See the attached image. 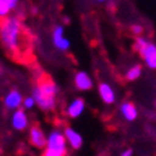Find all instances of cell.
<instances>
[{"label": "cell", "instance_id": "22", "mask_svg": "<svg viewBox=\"0 0 156 156\" xmlns=\"http://www.w3.org/2000/svg\"><path fill=\"white\" fill-rule=\"evenodd\" d=\"M96 2H105V0H96Z\"/></svg>", "mask_w": 156, "mask_h": 156}, {"label": "cell", "instance_id": "12", "mask_svg": "<svg viewBox=\"0 0 156 156\" xmlns=\"http://www.w3.org/2000/svg\"><path fill=\"white\" fill-rule=\"evenodd\" d=\"M98 92L101 96L102 102L105 105H113L116 102V92H114L113 87L107 82H101L98 87Z\"/></svg>", "mask_w": 156, "mask_h": 156}, {"label": "cell", "instance_id": "1", "mask_svg": "<svg viewBox=\"0 0 156 156\" xmlns=\"http://www.w3.org/2000/svg\"><path fill=\"white\" fill-rule=\"evenodd\" d=\"M23 39V27L17 17H6L0 23V41L3 46L11 53H16L21 49Z\"/></svg>", "mask_w": 156, "mask_h": 156}, {"label": "cell", "instance_id": "6", "mask_svg": "<svg viewBox=\"0 0 156 156\" xmlns=\"http://www.w3.org/2000/svg\"><path fill=\"white\" fill-rule=\"evenodd\" d=\"M63 133H64L67 144L71 149H74V151L81 149L82 145H84V138H82V135L77 130H74L73 127H66L64 130H63Z\"/></svg>", "mask_w": 156, "mask_h": 156}, {"label": "cell", "instance_id": "13", "mask_svg": "<svg viewBox=\"0 0 156 156\" xmlns=\"http://www.w3.org/2000/svg\"><path fill=\"white\" fill-rule=\"evenodd\" d=\"M120 113L124 120L127 121H134L138 117V110H136L135 105L131 102H124L120 105Z\"/></svg>", "mask_w": 156, "mask_h": 156}, {"label": "cell", "instance_id": "19", "mask_svg": "<svg viewBox=\"0 0 156 156\" xmlns=\"http://www.w3.org/2000/svg\"><path fill=\"white\" fill-rule=\"evenodd\" d=\"M131 31H133L134 35H141V34L144 32V27L140 25V24H133V27H131Z\"/></svg>", "mask_w": 156, "mask_h": 156}, {"label": "cell", "instance_id": "17", "mask_svg": "<svg viewBox=\"0 0 156 156\" xmlns=\"http://www.w3.org/2000/svg\"><path fill=\"white\" fill-rule=\"evenodd\" d=\"M35 106H36V102H35V99H34V96L24 98V102H23V109L24 110H32Z\"/></svg>", "mask_w": 156, "mask_h": 156}, {"label": "cell", "instance_id": "15", "mask_svg": "<svg viewBox=\"0 0 156 156\" xmlns=\"http://www.w3.org/2000/svg\"><path fill=\"white\" fill-rule=\"evenodd\" d=\"M18 2L20 0H0V18L9 17L10 11L16 9Z\"/></svg>", "mask_w": 156, "mask_h": 156}, {"label": "cell", "instance_id": "20", "mask_svg": "<svg viewBox=\"0 0 156 156\" xmlns=\"http://www.w3.org/2000/svg\"><path fill=\"white\" fill-rule=\"evenodd\" d=\"M42 156H66V155L58 153V152H56V151H52V149H49V148H46V149H43Z\"/></svg>", "mask_w": 156, "mask_h": 156}, {"label": "cell", "instance_id": "2", "mask_svg": "<svg viewBox=\"0 0 156 156\" xmlns=\"http://www.w3.org/2000/svg\"><path fill=\"white\" fill-rule=\"evenodd\" d=\"M49 149L56 151L58 153H63V155H67L68 151V144L66 140V135L63 131L60 130H52L48 135V146Z\"/></svg>", "mask_w": 156, "mask_h": 156}, {"label": "cell", "instance_id": "3", "mask_svg": "<svg viewBox=\"0 0 156 156\" xmlns=\"http://www.w3.org/2000/svg\"><path fill=\"white\" fill-rule=\"evenodd\" d=\"M32 96L36 102V106L43 112H52L56 107V96H49V95L43 94L38 87L34 88Z\"/></svg>", "mask_w": 156, "mask_h": 156}, {"label": "cell", "instance_id": "21", "mask_svg": "<svg viewBox=\"0 0 156 156\" xmlns=\"http://www.w3.org/2000/svg\"><path fill=\"white\" fill-rule=\"evenodd\" d=\"M120 156H133V149H126V151H123Z\"/></svg>", "mask_w": 156, "mask_h": 156}, {"label": "cell", "instance_id": "5", "mask_svg": "<svg viewBox=\"0 0 156 156\" xmlns=\"http://www.w3.org/2000/svg\"><path fill=\"white\" fill-rule=\"evenodd\" d=\"M23 102H24V96L18 89H11L10 92H7V95L3 99L4 107H6L7 110H13V112L21 109Z\"/></svg>", "mask_w": 156, "mask_h": 156}, {"label": "cell", "instance_id": "9", "mask_svg": "<svg viewBox=\"0 0 156 156\" xmlns=\"http://www.w3.org/2000/svg\"><path fill=\"white\" fill-rule=\"evenodd\" d=\"M74 85L78 91L87 92V91H91L92 89L94 81H92L91 75L88 74L87 71H77L74 74Z\"/></svg>", "mask_w": 156, "mask_h": 156}, {"label": "cell", "instance_id": "11", "mask_svg": "<svg viewBox=\"0 0 156 156\" xmlns=\"http://www.w3.org/2000/svg\"><path fill=\"white\" fill-rule=\"evenodd\" d=\"M141 57L144 58L145 64L151 70H156V45L155 43H148L142 50H140Z\"/></svg>", "mask_w": 156, "mask_h": 156}, {"label": "cell", "instance_id": "7", "mask_svg": "<svg viewBox=\"0 0 156 156\" xmlns=\"http://www.w3.org/2000/svg\"><path fill=\"white\" fill-rule=\"evenodd\" d=\"M11 127L16 131H24L29 127L28 114L25 113L24 109H18V110L13 112V114H11Z\"/></svg>", "mask_w": 156, "mask_h": 156}, {"label": "cell", "instance_id": "14", "mask_svg": "<svg viewBox=\"0 0 156 156\" xmlns=\"http://www.w3.org/2000/svg\"><path fill=\"white\" fill-rule=\"evenodd\" d=\"M36 87L43 92V94L49 95V96H56L58 92V87L55 81H52L50 78H42Z\"/></svg>", "mask_w": 156, "mask_h": 156}, {"label": "cell", "instance_id": "16", "mask_svg": "<svg viewBox=\"0 0 156 156\" xmlns=\"http://www.w3.org/2000/svg\"><path fill=\"white\" fill-rule=\"evenodd\" d=\"M141 74H142V68H141V66H134V67L128 68V71H127L126 74V78L128 80V81H135V80H138V78L141 77Z\"/></svg>", "mask_w": 156, "mask_h": 156}, {"label": "cell", "instance_id": "18", "mask_svg": "<svg viewBox=\"0 0 156 156\" xmlns=\"http://www.w3.org/2000/svg\"><path fill=\"white\" fill-rule=\"evenodd\" d=\"M148 43H149V42H148L145 38H142V36H136L135 43H134V49H135L136 52H140V50H142V49L145 48Z\"/></svg>", "mask_w": 156, "mask_h": 156}, {"label": "cell", "instance_id": "10", "mask_svg": "<svg viewBox=\"0 0 156 156\" xmlns=\"http://www.w3.org/2000/svg\"><path fill=\"white\" fill-rule=\"evenodd\" d=\"M84 112H85V101L82 98L73 99L66 107V114L70 119H78V117H81L84 114Z\"/></svg>", "mask_w": 156, "mask_h": 156}, {"label": "cell", "instance_id": "8", "mask_svg": "<svg viewBox=\"0 0 156 156\" xmlns=\"http://www.w3.org/2000/svg\"><path fill=\"white\" fill-rule=\"evenodd\" d=\"M53 45L56 49L62 50V52L68 50L71 46V42L64 36V28L62 25L55 27V29H53Z\"/></svg>", "mask_w": 156, "mask_h": 156}, {"label": "cell", "instance_id": "4", "mask_svg": "<svg viewBox=\"0 0 156 156\" xmlns=\"http://www.w3.org/2000/svg\"><path fill=\"white\" fill-rule=\"evenodd\" d=\"M29 142L36 149H46L48 146V135L38 126H32L29 128Z\"/></svg>", "mask_w": 156, "mask_h": 156}]
</instances>
